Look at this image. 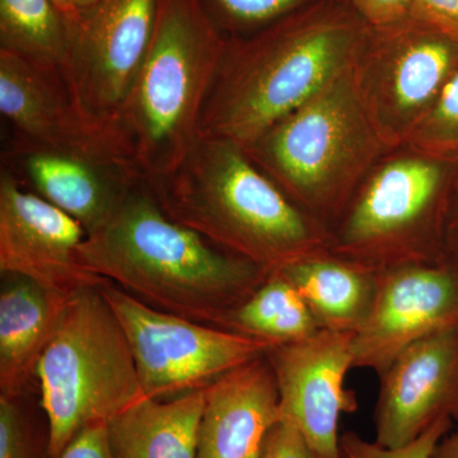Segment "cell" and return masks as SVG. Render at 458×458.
<instances>
[{"label":"cell","mask_w":458,"mask_h":458,"mask_svg":"<svg viewBox=\"0 0 458 458\" xmlns=\"http://www.w3.org/2000/svg\"><path fill=\"white\" fill-rule=\"evenodd\" d=\"M78 259L147 306L219 328L271 274L171 219L148 180L87 233Z\"/></svg>","instance_id":"cell-1"},{"label":"cell","mask_w":458,"mask_h":458,"mask_svg":"<svg viewBox=\"0 0 458 458\" xmlns=\"http://www.w3.org/2000/svg\"><path fill=\"white\" fill-rule=\"evenodd\" d=\"M367 32L348 0H327L251 35L227 38L200 138L251 143L348 72Z\"/></svg>","instance_id":"cell-2"},{"label":"cell","mask_w":458,"mask_h":458,"mask_svg":"<svg viewBox=\"0 0 458 458\" xmlns=\"http://www.w3.org/2000/svg\"><path fill=\"white\" fill-rule=\"evenodd\" d=\"M149 185L171 219L269 273L328 249L327 228L234 141L200 138L171 174Z\"/></svg>","instance_id":"cell-3"},{"label":"cell","mask_w":458,"mask_h":458,"mask_svg":"<svg viewBox=\"0 0 458 458\" xmlns=\"http://www.w3.org/2000/svg\"><path fill=\"white\" fill-rule=\"evenodd\" d=\"M225 41L199 0H158L152 40L114 125L148 182L171 174L200 140Z\"/></svg>","instance_id":"cell-4"},{"label":"cell","mask_w":458,"mask_h":458,"mask_svg":"<svg viewBox=\"0 0 458 458\" xmlns=\"http://www.w3.org/2000/svg\"><path fill=\"white\" fill-rule=\"evenodd\" d=\"M352 68L243 147L327 231L388 150L361 105Z\"/></svg>","instance_id":"cell-5"},{"label":"cell","mask_w":458,"mask_h":458,"mask_svg":"<svg viewBox=\"0 0 458 458\" xmlns=\"http://www.w3.org/2000/svg\"><path fill=\"white\" fill-rule=\"evenodd\" d=\"M454 168L409 146L388 149L328 228V250L376 274L447 261L445 227Z\"/></svg>","instance_id":"cell-6"},{"label":"cell","mask_w":458,"mask_h":458,"mask_svg":"<svg viewBox=\"0 0 458 458\" xmlns=\"http://www.w3.org/2000/svg\"><path fill=\"white\" fill-rule=\"evenodd\" d=\"M36 377L49 424V458H57L84 427L108 423L148 399L131 345L101 286L83 289L69 301Z\"/></svg>","instance_id":"cell-7"},{"label":"cell","mask_w":458,"mask_h":458,"mask_svg":"<svg viewBox=\"0 0 458 458\" xmlns=\"http://www.w3.org/2000/svg\"><path fill=\"white\" fill-rule=\"evenodd\" d=\"M458 66V38L408 17L369 26L352 68L355 89L388 149L408 146Z\"/></svg>","instance_id":"cell-8"},{"label":"cell","mask_w":458,"mask_h":458,"mask_svg":"<svg viewBox=\"0 0 458 458\" xmlns=\"http://www.w3.org/2000/svg\"><path fill=\"white\" fill-rule=\"evenodd\" d=\"M101 292L125 333L148 399L171 400L204 390L273 346L159 311L111 282Z\"/></svg>","instance_id":"cell-9"},{"label":"cell","mask_w":458,"mask_h":458,"mask_svg":"<svg viewBox=\"0 0 458 458\" xmlns=\"http://www.w3.org/2000/svg\"><path fill=\"white\" fill-rule=\"evenodd\" d=\"M157 4L96 0L68 18L63 78L84 122L120 148L114 125L152 40Z\"/></svg>","instance_id":"cell-10"},{"label":"cell","mask_w":458,"mask_h":458,"mask_svg":"<svg viewBox=\"0 0 458 458\" xmlns=\"http://www.w3.org/2000/svg\"><path fill=\"white\" fill-rule=\"evenodd\" d=\"M458 327V267L401 265L378 274L366 321L352 334L354 369L382 375L412 344Z\"/></svg>","instance_id":"cell-11"},{"label":"cell","mask_w":458,"mask_h":458,"mask_svg":"<svg viewBox=\"0 0 458 458\" xmlns=\"http://www.w3.org/2000/svg\"><path fill=\"white\" fill-rule=\"evenodd\" d=\"M86 228L26 188L0 174V271L23 276L54 293L73 297L110 280L84 269L78 259Z\"/></svg>","instance_id":"cell-12"},{"label":"cell","mask_w":458,"mask_h":458,"mask_svg":"<svg viewBox=\"0 0 458 458\" xmlns=\"http://www.w3.org/2000/svg\"><path fill=\"white\" fill-rule=\"evenodd\" d=\"M278 382L280 412L324 458H340L339 420L358 409L345 386L354 369L352 334L318 330L267 352Z\"/></svg>","instance_id":"cell-13"},{"label":"cell","mask_w":458,"mask_h":458,"mask_svg":"<svg viewBox=\"0 0 458 458\" xmlns=\"http://www.w3.org/2000/svg\"><path fill=\"white\" fill-rule=\"evenodd\" d=\"M2 168L77 219L87 233L106 221L132 186L147 180L123 157L60 149L12 137L2 153Z\"/></svg>","instance_id":"cell-14"},{"label":"cell","mask_w":458,"mask_h":458,"mask_svg":"<svg viewBox=\"0 0 458 458\" xmlns=\"http://www.w3.org/2000/svg\"><path fill=\"white\" fill-rule=\"evenodd\" d=\"M376 442L397 448L436 421H458V327L424 337L379 375Z\"/></svg>","instance_id":"cell-15"},{"label":"cell","mask_w":458,"mask_h":458,"mask_svg":"<svg viewBox=\"0 0 458 458\" xmlns=\"http://www.w3.org/2000/svg\"><path fill=\"white\" fill-rule=\"evenodd\" d=\"M0 114L12 138L81 152L129 156L78 113L60 69L0 51Z\"/></svg>","instance_id":"cell-16"},{"label":"cell","mask_w":458,"mask_h":458,"mask_svg":"<svg viewBox=\"0 0 458 458\" xmlns=\"http://www.w3.org/2000/svg\"><path fill=\"white\" fill-rule=\"evenodd\" d=\"M280 418L278 382L265 354L205 388L198 458H260Z\"/></svg>","instance_id":"cell-17"},{"label":"cell","mask_w":458,"mask_h":458,"mask_svg":"<svg viewBox=\"0 0 458 458\" xmlns=\"http://www.w3.org/2000/svg\"><path fill=\"white\" fill-rule=\"evenodd\" d=\"M0 292V396L16 400L36 378L72 297L23 276L3 274ZM75 295V294H74Z\"/></svg>","instance_id":"cell-18"},{"label":"cell","mask_w":458,"mask_h":458,"mask_svg":"<svg viewBox=\"0 0 458 458\" xmlns=\"http://www.w3.org/2000/svg\"><path fill=\"white\" fill-rule=\"evenodd\" d=\"M309 306L319 330L354 334L372 309L378 274L340 258L316 252L282 270Z\"/></svg>","instance_id":"cell-19"},{"label":"cell","mask_w":458,"mask_h":458,"mask_svg":"<svg viewBox=\"0 0 458 458\" xmlns=\"http://www.w3.org/2000/svg\"><path fill=\"white\" fill-rule=\"evenodd\" d=\"M204 390L146 399L108 421L119 458H198Z\"/></svg>","instance_id":"cell-20"},{"label":"cell","mask_w":458,"mask_h":458,"mask_svg":"<svg viewBox=\"0 0 458 458\" xmlns=\"http://www.w3.org/2000/svg\"><path fill=\"white\" fill-rule=\"evenodd\" d=\"M223 328L273 346L306 339L319 330L309 306L282 271L271 273L231 312Z\"/></svg>","instance_id":"cell-21"},{"label":"cell","mask_w":458,"mask_h":458,"mask_svg":"<svg viewBox=\"0 0 458 458\" xmlns=\"http://www.w3.org/2000/svg\"><path fill=\"white\" fill-rule=\"evenodd\" d=\"M68 47V17L53 0H0V51L62 71Z\"/></svg>","instance_id":"cell-22"},{"label":"cell","mask_w":458,"mask_h":458,"mask_svg":"<svg viewBox=\"0 0 458 458\" xmlns=\"http://www.w3.org/2000/svg\"><path fill=\"white\" fill-rule=\"evenodd\" d=\"M214 25L227 38L260 31L300 9L327 0H199Z\"/></svg>","instance_id":"cell-23"},{"label":"cell","mask_w":458,"mask_h":458,"mask_svg":"<svg viewBox=\"0 0 458 458\" xmlns=\"http://www.w3.org/2000/svg\"><path fill=\"white\" fill-rule=\"evenodd\" d=\"M408 146L445 164L458 165V66Z\"/></svg>","instance_id":"cell-24"},{"label":"cell","mask_w":458,"mask_h":458,"mask_svg":"<svg viewBox=\"0 0 458 458\" xmlns=\"http://www.w3.org/2000/svg\"><path fill=\"white\" fill-rule=\"evenodd\" d=\"M452 426V419H439L415 441L397 448L366 441L360 434L348 430L340 436V458H430L438 442L451 432Z\"/></svg>","instance_id":"cell-25"},{"label":"cell","mask_w":458,"mask_h":458,"mask_svg":"<svg viewBox=\"0 0 458 458\" xmlns=\"http://www.w3.org/2000/svg\"><path fill=\"white\" fill-rule=\"evenodd\" d=\"M0 458H32L31 445L16 400L0 396Z\"/></svg>","instance_id":"cell-26"},{"label":"cell","mask_w":458,"mask_h":458,"mask_svg":"<svg viewBox=\"0 0 458 458\" xmlns=\"http://www.w3.org/2000/svg\"><path fill=\"white\" fill-rule=\"evenodd\" d=\"M260 458H324L286 419L280 418L265 437Z\"/></svg>","instance_id":"cell-27"},{"label":"cell","mask_w":458,"mask_h":458,"mask_svg":"<svg viewBox=\"0 0 458 458\" xmlns=\"http://www.w3.org/2000/svg\"><path fill=\"white\" fill-rule=\"evenodd\" d=\"M57 458H119L114 450L107 421L84 427Z\"/></svg>","instance_id":"cell-28"},{"label":"cell","mask_w":458,"mask_h":458,"mask_svg":"<svg viewBox=\"0 0 458 458\" xmlns=\"http://www.w3.org/2000/svg\"><path fill=\"white\" fill-rule=\"evenodd\" d=\"M370 27L391 25L411 14V0H348Z\"/></svg>","instance_id":"cell-29"},{"label":"cell","mask_w":458,"mask_h":458,"mask_svg":"<svg viewBox=\"0 0 458 458\" xmlns=\"http://www.w3.org/2000/svg\"><path fill=\"white\" fill-rule=\"evenodd\" d=\"M458 38V0H411V14Z\"/></svg>","instance_id":"cell-30"},{"label":"cell","mask_w":458,"mask_h":458,"mask_svg":"<svg viewBox=\"0 0 458 458\" xmlns=\"http://www.w3.org/2000/svg\"><path fill=\"white\" fill-rule=\"evenodd\" d=\"M445 260L458 267V165L452 180L450 203L445 227Z\"/></svg>","instance_id":"cell-31"},{"label":"cell","mask_w":458,"mask_h":458,"mask_svg":"<svg viewBox=\"0 0 458 458\" xmlns=\"http://www.w3.org/2000/svg\"><path fill=\"white\" fill-rule=\"evenodd\" d=\"M430 458H458V428L454 432L443 437Z\"/></svg>","instance_id":"cell-32"},{"label":"cell","mask_w":458,"mask_h":458,"mask_svg":"<svg viewBox=\"0 0 458 458\" xmlns=\"http://www.w3.org/2000/svg\"><path fill=\"white\" fill-rule=\"evenodd\" d=\"M57 8L65 14L66 17H73L78 8L75 7L74 0H53Z\"/></svg>","instance_id":"cell-33"},{"label":"cell","mask_w":458,"mask_h":458,"mask_svg":"<svg viewBox=\"0 0 458 458\" xmlns=\"http://www.w3.org/2000/svg\"><path fill=\"white\" fill-rule=\"evenodd\" d=\"M93 2H96V0H74L77 8L87 7V5L92 4Z\"/></svg>","instance_id":"cell-34"}]
</instances>
